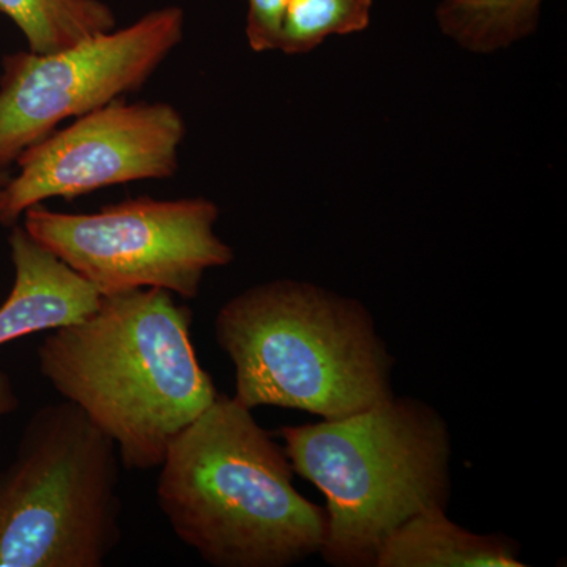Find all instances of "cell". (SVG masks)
Here are the masks:
<instances>
[{"label":"cell","instance_id":"15","mask_svg":"<svg viewBox=\"0 0 567 567\" xmlns=\"http://www.w3.org/2000/svg\"><path fill=\"white\" fill-rule=\"evenodd\" d=\"M20 406V398L14 390L10 375L0 369V420L17 412Z\"/></svg>","mask_w":567,"mask_h":567},{"label":"cell","instance_id":"4","mask_svg":"<svg viewBox=\"0 0 567 567\" xmlns=\"http://www.w3.org/2000/svg\"><path fill=\"white\" fill-rule=\"evenodd\" d=\"M293 472L327 498L322 550L330 566L375 567L395 528L446 509L451 435L434 406L393 398L364 412L279 429Z\"/></svg>","mask_w":567,"mask_h":567},{"label":"cell","instance_id":"7","mask_svg":"<svg viewBox=\"0 0 567 567\" xmlns=\"http://www.w3.org/2000/svg\"><path fill=\"white\" fill-rule=\"evenodd\" d=\"M185 13L169 6L51 54H7L0 74V169L61 123L140 91L182 43Z\"/></svg>","mask_w":567,"mask_h":567},{"label":"cell","instance_id":"11","mask_svg":"<svg viewBox=\"0 0 567 567\" xmlns=\"http://www.w3.org/2000/svg\"><path fill=\"white\" fill-rule=\"evenodd\" d=\"M543 0H442L440 31L475 54L505 50L537 29Z\"/></svg>","mask_w":567,"mask_h":567},{"label":"cell","instance_id":"1","mask_svg":"<svg viewBox=\"0 0 567 567\" xmlns=\"http://www.w3.org/2000/svg\"><path fill=\"white\" fill-rule=\"evenodd\" d=\"M192 327V309L167 290L103 295L84 319L44 333L39 371L110 436L123 468L148 472L219 394Z\"/></svg>","mask_w":567,"mask_h":567},{"label":"cell","instance_id":"3","mask_svg":"<svg viewBox=\"0 0 567 567\" xmlns=\"http://www.w3.org/2000/svg\"><path fill=\"white\" fill-rule=\"evenodd\" d=\"M234 398L339 420L393 398L394 357L369 309L312 282L276 279L235 295L215 319Z\"/></svg>","mask_w":567,"mask_h":567},{"label":"cell","instance_id":"9","mask_svg":"<svg viewBox=\"0 0 567 567\" xmlns=\"http://www.w3.org/2000/svg\"><path fill=\"white\" fill-rule=\"evenodd\" d=\"M9 246L14 278L0 306V347L78 322L95 311L102 295L22 224L11 227Z\"/></svg>","mask_w":567,"mask_h":567},{"label":"cell","instance_id":"5","mask_svg":"<svg viewBox=\"0 0 567 567\" xmlns=\"http://www.w3.org/2000/svg\"><path fill=\"white\" fill-rule=\"evenodd\" d=\"M121 458L71 402L41 406L0 472V567H102L122 539Z\"/></svg>","mask_w":567,"mask_h":567},{"label":"cell","instance_id":"13","mask_svg":"<svg viewBox=\"0 0 567 567\" xmlns=\"http://www.w3.org/2000/svg\"><path fill=\"white\" fill-rule=\"evenodd\" d=\"M374 0H289L284 11L278 51L301 55L328 37L363 32Z\"/></svg>","mask_w":567,"mask_h":567},{"label":"cell","instance_id":"8","mask_svg":"<svg viewBox=\"0 0 567 567\" xmlns=\"http://www.w3.org/2000/svg\"><path fill=\"white\" fill-rule=\"evenodd\" d=\"M186 136L182 112L162 102L106 104L35 142L0 189V224L13 227L35 205L110 186L174 177Z\"/></svg>","mask_w":567,"mask_h":567},{"label":"cell","instance_id":"14","mask_svg":"<svg viewBox=\"0 0 567 567\" xmlns=\"http://www.w3.org/2000/svg\"><path fill=\"white\" fill-rule=\"evenodd\" d=\"M246 39L254 52L278 51L284 11L289 0H248Z\"/></svg>","mask_w":567,"mask_h":567},{"label":"cell","instance_id":"10","mask_svg":"<svg viewBox=\"0 0 567 567\" xmlns=\"http://www.w3.org/2000/svg\"><path fill=\"white\" fill-rule=\"evenodd\" d=\"M520 547L503 535L468 532L431 509L395 528L377 555L375 567H524Z\"/></svg>","mask_w":567,"mask_h":567},{"label":"cell","instance_id":"12","mask_svg":"<svg viewBox=\"0 0 567 567\" xmlns=\"http://www.w3.org/2000/svg\"><path fill=\"white\" fill-rule=\"evenodd\" d=\"M0 13L14 22L37 54L117 28L114 11L103 0H0Z\"/></svg>","mask_w":567,"mask_h":567},{"label":"cell","instance_id":"2","mask_svg":"<svg viewBox=\"0 0 567 567\" xmlns=\"http://www.w3.org/2000/svg\"><path fill=\"white\" fill-rule=\"evenodd\" d=\"M156 505L175 536L215 567H287L322 550L327 511L252 410L219 393L158 466Z\"/></svg>","mask_w":567,"mask_h":567},{"label":"cell","instance_id":"16","mask_svg":"<svg viewBox=\"0 0 567 567\" xmlns=\"http://www.w3.org/2000/svg\"><path fill=\"white\" fill-rule=\"evenodd\" d=\"M9 171L0 169V189H2V186L6 185L7 181H9Z\"/></svg>","mask_w":567,"mask_h":567},{"label":"cell","instance_id":"6","mask_svg":"<svg viewBox=\"0 0 567 567\" xmlns=\"http://www.w3.org/2000/svg\"><path fill=\"white\" fill-rule=\"evenodd\" d=\"M219 207L205 197L142 196L93 213L40 204L22 227L100 295L162 289L194 300L204 276L233 264V246L216 234Z\"/></svg>","mask_w":567,"mask_h":567}]
</instances>
